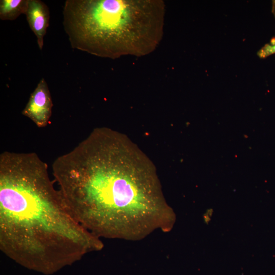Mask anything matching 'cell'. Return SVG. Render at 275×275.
Wrapping results in <instances>:
<instances>
[{"mask_svg": "<svg viewBox=\"0 0 275 275\" xmlns=\"http://www.w3.org/2000/svg\"><path fill=\"white\" fill-rule=\"evenodd\" d=\"M52 167L72 214L98 237L139 240L173 227L153 165L120 133L94 129Z\"/></svg>", "mask_w": 275, "mask_h": 275, "instance_id": "cell-1", "label": "cell"}, {"mask_svg": "<svg viewBox=\"0 0 275 275\" xmlns=\"http://www.w3.org/2000/svg\"><path fill=\"white\" fill-rule=\"evenodd\" d=\"M29 0H1L0 19L14 20L21 14H25Z\"/></svg>", "mask_w": 275, "mask_h": 275, "instance_id": "cell-6", "label": "cell"}, {"mask_svg": "<svg viewBox=\"0 0 275 275\" xmlns=\"http://www.w3.org/2000/svg\"><path fill=\"white\" fill-rule=\"evenodd\" d=\"M273 54H275V37L272 38L268 43H266L257 53L260 59L266 58Z\"/></svg>", "mask_w": 275, "mask_h": 275, "instance_id": "cell-7", "label": "cell"}, {"mask_svg": "<svg viewBox=\"0 0 275 275\" xmlns=\"http://www.w3.org/2000/svg\"><path fill=\"white\" fill-rule=\"evenodd\" d=\"M25 15L30 29L37 37L39 48L42 50L44 45V37L49 26V8L40 0H29Z\"/></svg>", "mask_w": 275, "mask_h": 275, "instance_id": "cell-5", "label": "cell"}, {"mask_svg": "<svg viewBox=\"0 0 275 275\" xmlns=\"http://www.w3.org/2000/svg\"><path fill=\"white\" fill-rule=\"evenodd\" d=\"M53 106L46 81L42 78L31 93L22 114L31 120L38 127L48 125Z\"/></svg>", "mask_w": 275, "mask_h": 275, "instance_id": "cell-4", "label": "cell"}, {"mask_svg": "<svg viewBox=\"0 0 275 275\" xmlns=\"http://www.w3.org/2000/svg\"><path fill=\"white\" fill-rule=\"evenodd\" d=\"M271 12L275 18V0L272 1V9Z\"/></svg>", "mask_w": 275, "mask_h": 275, "instance_id": "cell-8", "label": "cell"}, {"mask_svg": "<svg viewBox=\"0 0 275 275\" xmlns=\"http://www.w3.org/2000/svg\"><path fill=\"white\" fill-rule=\"evenodd\" d=\"M63 24L72 48L115 59L153 52L163 36L161 0H67Z\"/></svg>", "mask_w": 275, "mask_h": 275, "instance_id": "cell-3", "label": "cell"}, {"mask_svg": "<svg viewBox=\"0 0 275 275\" xmlns=\"http://www.w3.org/2000/svg\"><path fill=\"white\" fill-rule=\"evenodd\" d=\"M101 238L74 217L35 153L0 155V250L30 268L51 272L101 251Z\"/></svg>", "mask_w": 275, "mask_h": 275, "instance_id": "cell-2", "label": "cell"}]
</instances>
